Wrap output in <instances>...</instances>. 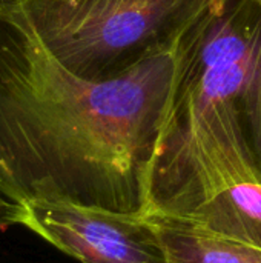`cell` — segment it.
<instances>
[{
	"label": "cell",
	"mask_w": 261,
	"mask_h": 263,
	"mask_svg": "<svg viewBox=\"0 0 261 263\" xmlns=\"http://www.w3.org/2000/svg\"><path fill=\"white\" fill-rule=\"evenodd\" d=\"M18 206V225L80 263H168L160 234L146 214L69 202Z\"/></svg>",
	"instance_id": "5"
},
{
	"label": "cell",
	"mask_w": 261,
	"mask_h": 263,
	"mask_svg": "<svg viewBox=\"0 0 261 263\" xmlns=\"http://www.w3.org/2000/svg\"><path fill=\"white\" fill-rule=\"evenodd\" d=\"M69 72L108 80L174 49L214 0H14Z\"/></svg>",
	"instance_id": "3"
},
{
	"label": "cell",
	"mask_w": 261,
	"mask_h": 263,
	"mask_svg": "<svg viewBox=\"0 0 261 263\" xmlns=\"http://www.w3.org/2000/svg\"><path fill=\"white\" fill-rule=\"evenodd\" d=\"M0 2H2V0H0Z\"/></svg>",
	"instance_id": "8"
},
{
	"label": "cell",
	"mask_w": 261,
	"mask_h": 263,
	"mask_svg": "<svg viewBox=\"0 0 261 263\" xmlns=\"http://www.w3.org/2000/svg\"><path fill=\"white\" fill-rule=\"evenodd\" d=\"M177 46L125 74L86 80L38 42L14 0L0 2V196L146 214L171 116Z\"/></svg>",
	"instance_id": "1"
},
{
	"label": "cell",
	"mask_w": 261,
	"mask_h": 263,
	"mask_svg": "<svg viewBox=\"0 0 261 263\" xmlns=\"http://www.w3.org/2000/svg\"><path fill=\"white\" fill-rule=\"evenodd\" d=\"M163 242L168 263H261V247L202 223L165 214H146Z\"/></svg>",
	"instance_id": "6"
},
{
	"label": "cell",
	"mask_w": 261,
	"mask_h": 263,
	"mask_svg": "<svg viewBox=\"0 0 261 263\" xmlns=\"http://www.w3.org/2000/svg\"><path fill=\"white\" fill-rule=\"evenodd\" d=\"M20 206L0 196V231H6L14 225H18Z\"/></svg>",
	"instance_id": "7"
},
{
	"label": "cell",
	"mask_w": 261,
	"mask_h": 263,
	"mask_svg": "<svg viewBox=\"0 0 261 263\" xmlns=\"http://www.w3.org/2000/svg\"><path fill=\"white\" fill-rule=\"evenodd\" d=\"M228 103L261 174V0H214L177 45L172 109Z\"/></svg>",
	"instance_id": "4"
},
{
	"label": "cell",
	"mask_w": 261,
	"mask_h": 263,
	"mask_svg": "<svg viewBox=\"0 0 261 263\" xmlns=\"http://www.w3.org/2000/svg\"><path fill=\"white\" fill-rule=\"evenodd\" d=\"M151 213L261 247V174L228 103L171 111L149 179Z\"/></svg>",
	"instance_id": "2"
}]
</instances>
